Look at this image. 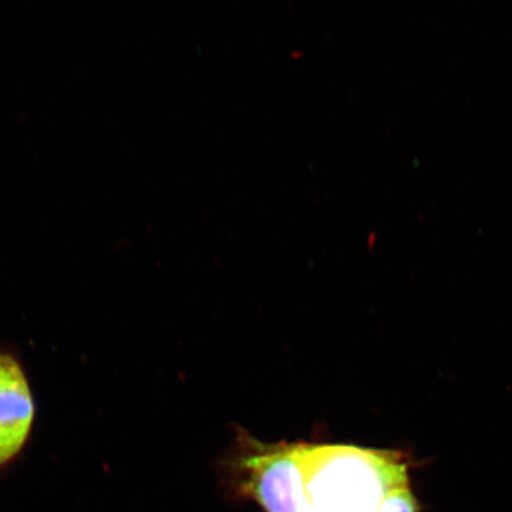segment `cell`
<instances>
[{"label":"cell","instance_id":"6da1fadb","mask_svg":"<svg viewBox=\"0 0 512 512\" xmlns=\"http://www.w3.org/2000/svg\"><path fill=\"white\" fill-rule=\"evenodd\" d=\"M304 497L313 512H379L408 486L399 452L352 445L298 443Z\"/></svg>","mask_w":512,"mask_h":512},{"label":"cell","instance_id":"7a4b0ae2","mask_svg":"<svg viewBox=\"0 0 512 512\" xmlns=\"http://www.w3.org/2000/svg\"><path fill=\"white\" fill-rule=\"evenodd\" d=\"M241 486L266 512H313L304 497L298 443L264 444L243 438Z\"/></svg>","mask_w":512,"mask_h":512},{"label":"cell","instance_id":"3957f363","mask_svg":"<svg viewBox=\"0 0 512 512\" xmlns=\"http://www.w3.org/2000/svg\"><path fill=\"white\" fill-rule=\"evenodd\" d=\"M34 419V398L21 363L0 352V469L22 452Z\"/></svg>","mask_w":512,"mask_h":512},{"label":"cell","instance_id":"277c9868","mask_svg":"<svg viewBox=\"0 0 512 512\" xmlns=\"http://www.w3.org/2000/svg\"><path fill=\"white\" fill-rule=\"evenodd\" d=\"M419 505L409 486L395 490L381 505L379 512H418Z\"/></svg>","mask_w":512,"mask_h":512}]
</instances>
